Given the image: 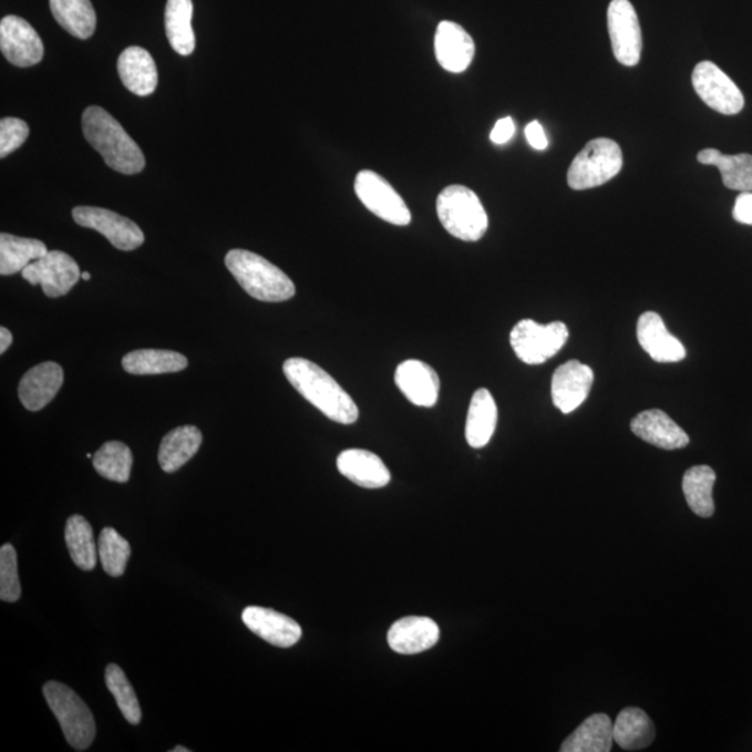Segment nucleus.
I'll list each match as a JSON object with an SVG mask.
<instances>
[{"mask_svg": "<svg viewBox=\"0 0 752 752\" xmlns=\"http://www.w3.org/2000/svg\"><path fill=\"white\" fill-rule=\"evenodd\" d=\"M285 377L302 398L329 420L350 425L359 420V408L333 377L312 361L293 357L285 361Z\"/></svg>", "mask_w": 752, "mask_h": 752, "instance_id": "obj_1", "label": "nucleus"}, {"mask_svg": "<svg viewBox=\"0 0 752 752\" xmlns=\"http://www.w3.org/2000/svg\"><path fill=\"white\" fill-rule=\"evenodd\" d=\"M83 133L92 148L99 151L113 171L123 175L143 172V151L111 113L100 106L86 107L83 113Z\"/></svg>", "mask_w": 752, "mask_h": 752, "instance_id": "obj_2", "label": "nucleus"}, {"mask_svg": "<svg viewBox=\"0 0 752 752\" xmlns=\"http://www.w3.org/2000/svg\"><path fill=\"white\" fill-rule=\"evenodd\" d=\"M226 268L253 299L265 302L288 301L296 295L293 280L268 259L247 250H231Z\"/></svg>", "mask_w": 752, "mask_h": 752, "instance_id": "obj_3", "label": "nucleus"}, {"mask_svg": "<svg viewBox=\"0 0 752 752\" xmlns=\"http://www.w3.org/2000/svg\"><path fill=\"white\" fill-rule=\"evenodd\" d=\"M436 213L443 227L463 241H478L488 230V215L477 194L453 184L440 194Z\"/></svg>", "mask_w": 752, "mask_h": 752, "instance_id": "obj_4", "label": "nucleus"}, {"mask_svg": "<svg viewBox=\"0 0 752 752\" xmlns=\"http://www.w3.org/2000/svg\"><path fill=\"white\" fill-rule=\"evenodd\" d=\"M43 697L70 746L75 751L89 750L96 734L95 719L89 705L70 687L58 681H48L43 686Z\"/></svg>", "mask_w": 752, "mask_h": 752, "instance_id": "obj_5", "label": "nucleus"}, {"mask_svg": "<svg viewBox=\"0 0 752 752\" xmlns=\"http://www.w3.org/2000/svg\"><path fill=\"white\" fill-rule=\"evenodd\" d=\"M624 154L619 144L610 138H595L581 150L567 172V183L573 190H588L602 186L619 175Z\"/></svg>", "mask_w": 752, "mask_h": 752, "instance_id": "obj_6", "label": "nucleus"}, {"mask_svg": "<svg viewBox=\"0 0 752 752\" xmlns=\"http://www.w3.org/2000/svg\"><path fill=\"white\" fill-rule=\"evenodd\" d=\"M569 340V329L563 322L539 325L523 319L512 329L514 353L528 365H539L555 357Z\"/></svg>", "mask_w": 752, "mask_h": 752, "instance_id": "obj_7", "label": "nucleus"}, {"mask_svg": "<svg viewBox=\"0 0 752 752\" xmlns=\"http://www.w3.org/2000/svg\"><path fill=\"white\" fill-rule=\"evenodd\" d=\"M354 190L360 202L378 218L396 226H408L411 213L400 194L378 173L361 171L356 177Z\"/></svg>", "mask_w": 752, "mask_h": 752, "instance_id": "obj_8", "label": "nucleus"}, {"mask_svg": "<svg viewBox=\"0 0 752 752\" xmlns=\"http://www.w3.org/2000/svg\"><path fill=\"white\" fill-rule=\"evenodd\" d=\"M692 85L711 110L722 115H738L744 107L743 92L715 63L705 61L697 64L692 72Z\"/></svg>", "mask_w": 752, "mask_h": 752, "instance_id": "obj_9", "label": "nucleus"}, {"mask_svg": "<svg viewBox=\"0 0 752 752\" xmlns=\"http://www.w3.org/2000/svg\"><path fill=\"white\" fill-rule=\"evenodd\" d=\"M608 30L615 58L624 66H637L641 59V25L629 0H612L608 8Z\"/></svg>", "mask_w": 752, "mask_h": 752, "instance_id": "obj_10", "label": "nucleus"}, {"mask_svg": "<svg viewBox=\"0 0 752 752\" xmlns=\"http://www.w3.org/2000/svg\"><path fill=\"white\" fill-rule=\"evenodd\" d=\"M23 278L31 285H41L50 299L66 296L78 285L81 272L78 262L63 251H48L45 257L23 269Z\"/></svg>", "mask_w": 752, "mask_h": 752, "instance_id": "obj_11", "label": "nucleus"}, {"mask_svg": "<svg viewBox=\"0 0 752 752\" xmlns=\"http://www.w3.org/2000/svg\"><path fill=\"white\" fill-rule=\"evenodd\" d=\"M75 224L104 235L113 247L122 251H133L143 246V230L133 220L99 207H78L73 209Z\"/></svg>", "mask_w": 752, "mask_h": 752, "instance_id": "obj_12", "label": "nucleus"}, {"mask_svg": "<svg viewBox=\"0 0 752 752\" xmlns=\"http://www.w3.org/2000/svg\"><path fill=\"white\" fill-rule=\"evenodd\" d=\"M0 48L14 66L31 68L43 58V43L29 21L18 16H7L0 21Z\"/></svg>", "mask_w": 752, "mask_h": 752, "instance_id": "obj_13", "label": "nucleus"}, {"mask_svg": "<svg viewBox=\"0 0 752 752\" xmlns=\"http://www.w3.org/2000/svg\"><path fill=\"white\" fill-rule=\"evenodd\" d=\"M593 383L591 367L577 360L567 361L552 377V402L563 414H570L586 402Z\"/></svg>", "mask_w": 752, "mask_h": 752, "instance_id": "obj_14", "label": "nucleus"}, {"mask_svg": "<svg viewBox=\"0 0 752 752\" xmlns=\"http://www.w3.org/2000/svg\"><path fill=\"white\" fill-rule=\"evenodd\" d=\"M400 392L419 408H434L440 398L441 381L434 368L420 360L403 361L394 373Z\"/></svg>", "mask_w": 752, "mask_h": 752, "instance_id": "obj_15", "label": "nucleus"}, {"mask_svg": "<svg viewBox=\"0 0 752 752\" xmlns=\"http://www.w3.org/2000/svg\"><path fill=\"white\" fill-rule=\"evenodd\" d=\"M243 621L254 635L279 648H290L300 641L302 631L297 621L276 610L250 606L243 610Z\"/></svg>", "mask_w": 752, "mask_h": 752, "instance_id": "obj_16", "label": "nucleus"}, {"mask_svg": "<svg viewBox=\"0 0 752 752\" xmlns=\"http://www.w3.org/2000/svg\"><path fill=\"white\" fill-rule=\"evenodd\" d=\"M63 381V368L56 362L47 361L32 367L19 383L20 402L27 410L40 411L55 399Z\"/></svg>", "mask_w": 752, "mask_h": 752, "instance_id": "obj_17", "label": "nucleus"}, {"mask_svg": "<svg viewBox=\"0 0 752 752\" xmlns=\"http://www.w3.org/2000/svg\"><path fill=\"white\" fill-rule=\"evenodd\" d=\"M637 339L649 357L661 364L686 359L684 346L669 333L662 317L657 312L648 311L638 319Z\"/></svg>", "mask_w": 752, "mask_h": 752, "instance_id": "obj_18", "label": "nucleus"}, {"mask_svg": "<svg viewBox=\"0 0 752 752\" xmlns=\"http://www.w3.org/2000/svg\"><path fill=\"white\" fill-rule=\"evenodd\" d=\"M435 55L437 63L447 72L463 73L473 62L475 43L462 25L442 21L435 34Z\"/></svg>", "mask_w": 752, "mask_h": 752, "instance_id": "obj_19", "label": "nucleus"}, {"mask_svg": "<svg viewBox=\"0 0 752 752\" xmlns=\"http://www.w3.org/2000/svg\"><path fill=\"white\" fill-rule=\"evenodd\" d=\"M632 434L649 445L678 451L690 443V436L662 410L642 411L631 421Z\"/></svg>", "mask_w": 752, "mask_h": 752, "instance_id": "obj_20", "label": "nucleus"}, {"mask_svg": "<svg viewBox=\"0 0 752 752\" xmlns=\"http://www.w3.org/2000/svg\"><path fill=\"white\" fill-rule=\"evenodd\" d=\"M440 627L424 616H408L396 621L389 630V647L394 652L415 655L429 651L440 641Z\"/></svg>", "mask_w": 752, "mask_h": 752, "instance_id": "obj_21", "label": "nucleus"}, {"mask_svg": "<svg viewBox=\"0 0 752 752\" xmlns=\"http://www.w3.org/2000/svg\"><path fill=\"white\" fill-rule=\"evenodd\" d=\"M339 473L351 483L367 490H380L391 483V473L377 454L362 449H349L339 454Z\"/></svg>", "mask_w": 752, "mask_h": 752, "instance_id": "obj_22", "label": "nucleus"}, {"mask_svg": "<svg viewBox=\"0 0 752 752\" xmlns=\"http://www.w3.org/2000/svg\"><path fill=\"white\" fill-rule=\"evenodd\" d=\"M119 78L128 91L138 96L154 94L158 85V70L148 51L130 47L117 61Z\"/></svg>", "mask_w": 752, "mask_h": 752, "instance_id": "obj_23", "label": "nucleus"}, {"mask_svg": "<svg viewBox=\"0 0 752 752\" xmlns=\"http://www.w3.org/2000/svg\"><path fill=\"white\" fill-rule=\"evenodd\" d=\"M497 425V408L488 389H478L470 403L465 440L474 449L488 445Z\"/></svg>", "mask_w": 752, "mask_h": 752, "instance_id": "obj_24", "label": "nucleus"}, {"mask_svg": "<svg viewBox=\"0 0 752 752\" xmlns=\"http://www.w3.org/2000/svg\"><path fill=\"white\" fill-rule=\"evenodd\" d=\"M615 743L614 724L605 713H594L563 741L562 752H609Z\"/></svg>", "mask_w": 752, "mask_h": 752, "instance_id": "obj_25", "label": "nucleus"}, {"mask_svg": "<svg viewBox=\"0 0 752 752\" xmlns=\"http://www.w3.org/2000/svg\"><path fill=\"white\" fill-rule=\"evenodd\" d=\"M203 443V432L194 425L178 426L166 434L159 446V465L165 473H176L190 462Z\"/></svg>", "mask_w": 752, "mask_h": 752, "instance_id": "obj_26", "label": "nucleus"}, {"mask_svg": "<svg viewBox=\"0 0 752 752\" xmlns=\"http://www.w3.org/2000/svg\"><path fill=\"white\" fill-rule=\"evenodd\" d=\"M697 159L702 165L717 166L730 190L752 192V155H723L721 151L707 148L698 153Z\"/></svg>", "mask_w": 752, "mask_h": 752, "instance_id": "obj_27", "label": "nucleus"}, {"mask_svg": "<svg viewBox=\"0 0 752 752\" xmlns=\"http://www.w3.org/2000/svg\"><path fill=\"white\" fill-rule=\"evenodd\" d=\"M657 735L653 722L640 708H625L614 723L615 743L627 751H638L651 745Z\"/></svg>", "mask_w": 752, "mask_h": 752, "instance_id": "obj_28", "label": "nucleus"}, {"mask_svg": "<svg viewBox=\"0 0 752 752\" xmlns=\"http://www.w3.org/2000/svg\"><path fill=\"white\" fill-rule=\"evenodd\" d=\"M122 365L132 375H161L186 370L188 360L177 351L143 349L124 356Z\"/></svg>", "mask_w": 752, "mask_h": 752, "instance_id": "obj_29", "label": "nucleus"}, {"mask_svg": "<svg viewBox=\"0 0 752 752\" xmlns=\"http://www.w3.org/2000/svg\"><path fill=\"white\" fill-rule=\"evenodd\" d=\"M192 0H167L165 10V29L173 51L188 56L196 50V35L192 25Z\"/></svg>", "mask_w": 752, "mask_h": 752, "instance_id": "obj_30", "label": "nucleus"}, {"mask_svg": "<svg viewBox=\"0 0 752 752\" xmlns=\"http://www.w3.org/2000/svg\"><path fill=\"white\" fill-rule=\"evenodd\" d=\"M48 254V248L41 240L27 239L2 233L0 235V275L10 276L23 272L31 262Z\"/></svg>", "mask_w": 752, "mask_h": 752, "instance_id": "obj_31", "label": "nucleus"}, {"mask_svg": "<svg viewBox=\"0 0 752 752\" xmlns=\"http://www.w3.org/2000/svg\"><path fill=\"white\" fill-rule=\"evenodd\" d=\"M715 483L717 474L710 465H696L687 470L683 477V494L687 505L697 516L708 518L715 513V503H713Z\"/></svg>", "mask_w": 752, "mask_h": 752, "instance_id": "obj_32", "label": "nucleus"}, {"mask_svg": "<svg viewBox=\"0 0 752 752\" xmlns=\"http://www.w3.org/2000/svg\"><path fill=\"white\" fill-rule=\"evenodd\" d=\"M64 539L74 565L84 571L94 570L100 557L99 546L95 545L91 524L83 516L75 514L69 518Z\"/></svg>", "mask_w": 752, "mask_h": 752, "instance_id": "obj_33", "label": "nucleus"}, {"mask_svg": "<svg viewBox=\"0 0 752 752\" xmlns=\"http://www.w3.org/2000/svg\"><path fill=\"white\" fill-rule=\"evenodd\" d=\"M53 18L80 40H89L96 29V14L90 0H50Z\"/></svg>", "mask_w": 752, "mask_h": 752, "instance_id": "obj_34", "label": "nucleus"}, {"mask_svg": "<svg viewBox=\"0 0 752 752\" xmlns=\"http://www.w3.org/2000/svg\"><path fill=\"white\" fill-rule=\"evenodd\" d=\"M96 473L115 483H127L132 474L133 453L123 442H106L92 457Z\"/></svg>", "mask_w": 752, "mask_h": 752, "instance_id": "obj_35", "label": "nucleus"}, {"mask_svg": "<svg viewBox=\"0 0 752 752\" xmlns=\"http://www.w3.org/2000/svg\"><path fill=\"white\" fill-rule=\"evenodd\" d=\"M99 555L102 569L111 577H121L126 571V566L132 556V546L115 528L102 529L99 539Z\"/></svg>", "mask_w": 752, "mask_h": 752, "instance_id": "obj_36", "label": "nucleus"}, {"mask_svg": "<svg viewBox=\"0 0 752 752\" xmlns=\"http://www.w3.org/2000/svg\"><path fill=\"white\" fill-rule=\"evenodd\" d=\"M105 681L107 689L115 697L119 710L123 713L124 719L128 723L138 724L141 719H143V712H141L138 698L135 696L133 686L122 668L115 663L107 665Z\"/></svg>", "mask_w": 752, "mask_h": 752, "instance_id": "obj_37", "label": "nucleus"}, {"mask_svg": "<svg viewBox=\"0 0 752 752\" xmlns=\"http://www.w3.org/2000/svg\"><path fill=\"white\" fill-rule=\"evenodd\" d=\"M21 597L18 554L12 545L0 548V599L3 602H18Z\"/></svg>", "mask_w": 752, "mask_h": 752, "instance_id": "obj_38", "label": "nucleus"}, {"mask_svg": "<svg viewBox=\"0 0 752 752\" xmlns=\"http://www.w3.org/2000/svg\"><path fill=\"white\" fill-rule=\"evenodd\" d=\"M29 124L18 117H4L0 122V156L7 158L29 138Z\"/></svg>", "mask_w": 752, "mask_h": 752, "instance_id": "obj_39", "label": "nucleus"}, {"mask_svg": "<svg viewBox=\"0 0 752 752\" xmlns=\"http://www.w3.org/2000/svg\"><path fill=\"white\" fill-rule=\"evenodd\" d=\"M733 218L741 225L752 226V192L741 193L735 198Z\"/></svg>", "mask_w": 752, "mask_h": 752, "instance_id": "obj_40", "label": "nucleus"}, {"mask_svg": "<svg viewBox=\"0 0 752 752\" xmlns=\"http://www.w3.org/2000/svg\"><path fill=\"white\" fill-rule=\"evenodd\" d=\"M514 133H516V126L512 117H503L497 121L495 127L491 132V141L494 144L503 145L508 143L513 138Z\"/></svg>", "mask_w": 752, "mask_h": 752, "instance_id": "obj_41", "label": "nucleus"}, {"mask_svg": "<svg viewBox=\"0 0 752 752\" xmlns=\"http://www.w3.org/2000/svg\"><path fill=\"white\" fill-rule=\"evenodd\" d=\"M526 137L534 150L544 151L548 148V138H546L544 127L538 122L527 124Z\"/></svg>", "mask_w": 752, "mask_h": 752, "instance_id": "obj_42", "label": "nucleus"}, {"mask_svg": "<svg viewBox=\"0 0 752 752\" xmlns=\"http://www.w3.org/2000/svg\"><path fill=\"white\" fill-rule=\"evenodd\" d=\"M13 343V334L10 333L9 329L0 328V353H7L10 344Z\"/></svg>", "mask_w": 752, "mask_h": 752, "instance_id": "obj_43", "label": "nucleus"}, {"mask_svg": "<svg viewBox=\"0 0 752 752\" xmlns=\"http://www.w3.org/2000/svg\"><path fill=\"white\" fill-rule=\"evenodd\" d=\"M190 750L186 749V746L177 745L175 749L172 750V752H188Z\"/></svg>", "mask_w": 752, "mask_h": 752, "instance_id": "obj_44", "label": "nucleus"}, {"mask_svg": "<svg viewBox=\"0 0 752 752\" xmlns=\"http://www.w3.org/2000/svg\"><path fill=\"white\" fill-rule=\"evenodd\" d=\"M81 279H84L85 281H89V280L91 279L90 272L81 274Z\"/></svg>", "mask_w": 752, "mask_h": 752, "instance_id": "obj_45", "label": "nucleus"}]
</instances>
